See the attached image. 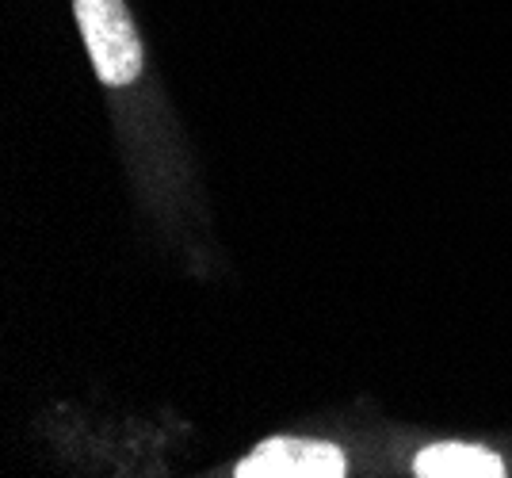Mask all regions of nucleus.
Here are the masks:
<instances>
[{
    "instance_id": "obj_1",
    "label": "nucleus",
    "mask_w": 512,
    "mask_h": 478,
    "mask_svg": "<svg viewBox=\"0 0 512 478\" xmlns=\"http://www.w3.org/2000/svg\"><path fill=\"white\" fill-rule=\"evenodd\" d=\"M77 23L104 85H130L142 73V39L123 0H77Z\"/></svg>"
},
{
    "instance_id": "obj_2",
    "label": "nucleus",
    "mask_w": 512,
    "mask_h": 478,
    "mask_svg": "<svg viewBox=\"0 0 512 478\" xmlns=\"http://www.w3.org/2000/svg\"><path fill=\"white\" fill-rule=\"evenodd\" d=\"M237 478H341V448L299 436H272L237 463Z\"/></svg>"
},
{
    "instance_id": "obj_3",
    "label": "nucleus",
    "mask_w": 512,
    "mask_h": 478,
    "mask_svg": "<svg viewBox=\"0 0 512 478\" xmlns=\"http://www.w3.org/2000/svg\"><path fill=\"white\" fill-rule=\"evenodd\" d=\"M421 478H501L505 463L474 444H432L417 456Z\"/></svg>"
}]
</instances>
